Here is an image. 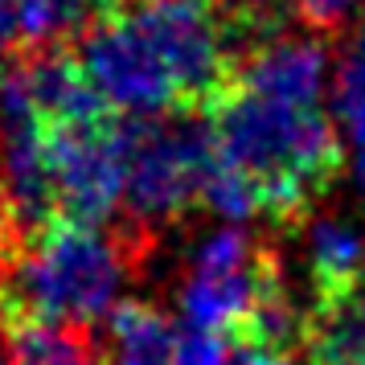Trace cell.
Instances as JSON below:
<instances>
[{
	"mask_svg": "<svg viewBox=\"0 0 365 365\" xmlns=\"http://www.w3.org/2000/svg\"><path fill=\"white\" fill-rule=\"evenodd\" d=\"M78 66L123 115L210 107L234 78L226 9L222 0H135L86 29Z\"/></svg>",
	"mask_w": 365,
	"mask_h": 365,
	"instance_id": "obj_1",
	"label": "cell"
},
{
	"mask_svg": "<svg viewBox=\"0 0 365 365\" xmlns=\"http://www.w3.org/2000/svg\"><path fill=\"white\" fill-rule=\"evenodd\" d=\"M217 152L263 193L267 214L296 217L345 160L324 99H299L230 78L210 107Z\"/></svg>",
	"mask_w": 365,
	"mask_h": 365,
	"instance_id": "obj_2",
	"label": "cell"
},
{
	"mask_svg": "<svg viewBox=\"0 0 365 365\" xmlns=\"http://www.w3.org/2000/svg\"><path fill=\"white\" fill-rule=\"evenodd\" d=\"M135 250L123 238L83 222H41L13 242L0 275V329L9 324H70L91 329L123 304Z\"/></svg>",
	"mask_w": 365,
	"mask_h": 365,
	"instance_id": "obj_3",
	"label": "cell"
},
{
	"mask_svg": "<svg viewBox=\"0 0 365 365\" xmlns=\"http://www.w3.org/2000/svg\"><path fill=\"white\" fill-rule=\"evenodd\" d=\"M217 160V135L210 111L197 107L165 111L132 123V160L123 205L135 230H160L197 205L205 193V177Z\"/></svg>",
	"mask_w": 365,
	"mask_h": 365,
	"instance_id": "obj_4",
	"label": "cell"
},
{
	"mask_svg": "<svg viewBox=\"0 0 365 365\" xmlns=\"http://www.w3.org/2000/svg\"><path fill=\"white\" fill-rule=\"evenodd\" d=\"M271 271H275V259L242 226H222L205 234L189 255L181 287H177L185 324L222 332V336L242 332Z\"/></svg>",
	"mask_w": 365,
	"mask_h": 365,
	"instance_id": "obj_5",
	"label": "cell"
},
{
	"mask_svg": "<svg viewBox=\"0 0 365 365\" xmlns=\"http://www.w3.org/2000/svg\"><path fill=\"white\" fill-rule=\"evenodd\" d=\"M132 160V123L91 119L50 128V189L53 214L83 226H103L123 205Z\"/></svg>",
	"mask_w": 365,
	"mask_h": 365,
	"instance_id": "obj_6",
	"label": "cell"
},
{
	"mask_svg": "<svg viewBox=\"0 0 365 365\" xmlns=\"http://www.w3.org/2000/svg\"><path fill=\"white\" fill-rule=\"evenodd\" d=\"M0 185L17 222L29 230L50 222V123L29 99L21 74L0 83Z\"/></svg>",
	"mask_w": 365,
	"mask_h": 365,
	"instance_id": "obj_7",
	"label": "cell"
},
{
	"mask_svg": "<svg viewBox=\"0 0 365 365\" xmlns=\"http://www.w3.org/2000/svg\"><path fill=\"white\" fill-rule=\"evenodd\" d=\"M21 83L37 103V111L46 115L50 128H66V123H91V119L111 115V107L99 99V91L91 86L83 74L78 58L70 53H37L29 62H21Z\"/></svg>",
	"mask_w": 365,
	"mask_h": 365,
	"instance_id": "obj_8",
	"label": "cell"
},
{
	"mask_svg": "<svg viewBox=\"0 0 365 365\" xmlns=\"http://www.w3.org/2000/svg\"><path fill=\"white\" fill-rule=\"evenodd\" d=\"M304 263L316 299H329L365 279V222L349 214H316L304 226Z\"/></svg>",
	"mask_w": 365,
	"mask_h": 365,
	"instance_id": "obj_9",
	"label": "cell"
},
{
	"mask_svg": "<svg viewBox=\"0 0 365 365\" xmlns=\"http://www.w3.org/2000/svg\"><path fill=\"white\" fill-rule=\"evenodd\" d=\"M83 0H0V58L50 53L83 21Z\"/></svg>",
	"mask_w": 365,
	"mask_h": 365,
	"instance_id": "obj_10",
	"label": "cell"
},
{
	"mask_svg": "<svg viewBox=\"0 0 365 365\" xmlns=\"http://www.w3.org/2000/svg\"><path fill=\"white\" fill-rule=\"evenodd\" d=\"M304 345L316 365H365V279L316 304Z\"/></svg>",
	"mask_w": 365,
	"mask_h": 365,
	"instance_id": "obj_11",
	"label": "cell"
},
{
	"mask_svg": "<svg viewBox=\"0 0 365 365\" xmlns=\"http://www.w3.org/2000/svg\"><path fill=\"white\" fill-rule=\"evenodd\" d=\"M181 336L156 304L123 299L107 320V365H177Z\"/></svg>",
	"mask_w": 365,
	"mask_h": 365,
	"instance_id": "obj_12",
	"label": "cell"
},
{
	"mask_svg": "<svg viewBox=\"0 0 365 365\" xmlns=\"http://www.w3.org/2000/svg\"><path fill=\"white\" fill-rule=\"evenodd\" d=\"M332 123L341 135L349 181L365 201V58L349 53L332 74Z\"/></svg>",
	"mask_w": 365,
	"mask_h": 365,
	"instance_id": "obj_13",
	"label": "cell"
},
{
	"mask_svg": "<svg viewBox=\"0 0 365 365\" xmlns=\"http://www.w3.org/2000/svg\"><path fill=\"white\" fill-rule=\"evenodd\" d=\"M4 349L9 365H99L91 332L70 324H9Z\"/></svg>",
	"mask_w": 365,
	"mask_h": 365,
	"instance_id": "obj_14",
	"label": "cell"
},
{
	"mask_svg": "<svg viewBox=\"0 0 365 365\" xmlns=\"http://www.w3.org/2000/svg\"><path fill=\"white\" fill-rule=\"evenodd\" d=\"M177 365H230V341L222 332L189 329V332H181Z\"/></svg>",
	"mask_w": 365,
	"mask_h": 365,
	"instance_id": "obj_15",
	"label": "cell"
},
{
	"mask_svg": "<svg viewBox=\"0 0 365 365\" xmlns=\"http://www.w3.org/2000/svg\"><path fill=\"white\" fill-rule=\"evenodd\" d=\"M296 9L316 29H341L345 21L365 13V0H296Z\"/></svg>",
	"mask_w": 365,
	"mask_h": 365,
	"instance_id": "obj_16",
	"label": "cell"
},
{
	"mask_svg": "<svg viewBox=\"0 0 365 365\" xmlns=\"http://www.w3.org/2000/svg\"><path fill=\"white\" fill-rule=\"evenodd\" d=\"M13 230H17V214H13L9 193H4V185H0V275H4L9 255H13Z\"/></svg>",
	"mask_w": 365,
	"mask_h": 365,
	"instance_id": "obj_17",
	"label": "cell"
},
{
	"mask_svg": "<svg viewBox=\"0 0 365 365\" xmlns=\"http://www.w3.org/2000/svg\"><path fill=\"white\" fill-rule=\"evenodd\" d=\"M234 365H292V357H287V353H275V349L247 345L242 353H238V361H234Z\"/></svg>",
	"mask_w": 365,
	"mask_h": 365,
	"instance_id": "obj_18",
	"label": "cell"
},
{
	"mask_svg": "<svg viewBox=\"0 0 365 365\" xmlns=\"http://www.w3.org/2000/svg\"><path fill=\"white\" fill-rule=\"evenodd\" d=\"M353 53L365 58V17H361V25H357V34H353Z\"/></svg>",
	"mask_w": 365,
	"mask_h": 365,
	"instance_id": "obj_19",
	"label": "cell"
}]
</instances>
